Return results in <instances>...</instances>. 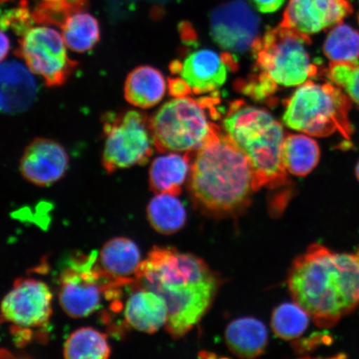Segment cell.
Here are the masks:
<instances>
[{
	"mask_svg": "<svg viewBox=\"0 0 359 359\" xmlns=\"http://www.w3.org/2000/svg\"><path fill=\"white\" fill-rule=\"evenodd\" d=\"M287 285L317 327H333L359 308V250L336 252L314 243L294 260Z\"/></svg>",
	"mask_w": 359,
	"mask_h": 359,
	"instance_id": "6da1fadb",
	"label": "cell"
},
{
	"mask_svg": "<svg viewBox=\"0 0 359 359\" xmlns=\"http://www.w3.org/2000/svg\"><path fill=\"white\" fill-rule=\"evenodd\" d=\"M136 284L156 292L168 309L165 329L174 339L182 338L208 311L219 283L203 259L173 248L154 247L142 260Z\"/></svg>",
	"mask_w": 359,
	"mask_h": 359,
	"instance_id": "7a4b0ae2",
	"label": "cell"
},
{
	"mask_svg": "<svg viewBox=\"0 0 359 359\" xmlns=\"http://www.w3.org/2000/svg\"><path fill=\"white\" fill-rule=\"evenodd\" d=\"M189 190L201 212L217 218L244 212L255 192L248 158L221 128L196 151Z\"/></svg>",
	"mask_w": 359,
	"mask_h": 359,
	"instance_id": "3957f363",
	"label": "cell"
},
{
	"mask_svg": "<svg viewBox=\"0 0 359 359\" xmlns=\"http://www.w3.org/2000/svg\"><path fill=\"white\" fill-rule=\"evenodd\" d=\"M222 123L224 133L250 161L255 191L286 185L288 172L283 161L286 136L283 126L268 111L236 101Z\"/></svg>",
	"mask_w": 359,
	"mask_h": 359,
	"instance_id": "277c9868",
	"label": "cell"
},
{
	"mask_svg": "<svg viewBox=\"0 0 359 359\" xmlns=\"http://www.w3.org/2000/svg\"><path fill=\"white\" fill-rule=\"evenodd\" d=\"M311 43L309 36L280 24L269 29L251 48L257 74L242 85V91L262 100L275 93L279 86L299 87L316 77L318 66L307 48Z\"/></svg>",
	"mask_w": 359,
	"mask_h": 359,
	"instance_id": "5b68a950",
	"label": "cell"
},
{
	"mask_svg": "<svg viewBox=\"0 0 359 359\" xmlns=\"http://www.w3.org/2000/svg\"><path fill=\"white\" fill-rule=\"evenodd\" d=\"M351 100L334 83L312 80L299 85L285 102L283 122L286 127L311 137H325L334 133L350 140Z\"/></svg>",
	"mask_w": 359,
	"mask_h": 359,
	"instance_id": "8992f818",
	"label": "cell"
},
{
	"mask_svg": "<svg viewBox=\"0 0 359 359\" xmlns=\"http://www.w3.org/2000/svg\"><path fill=\"white\" fill-rule=\"evenodd\" d=\"M213 100L178 97L161 106L149 118L156 149L187 154L199 150L219 128L209 120L208 109Z\"/></svg>",
	"mask_w": 359,
	"mask_h": 359,
	"instance_id": "52a82bcc",
	"label": "cell"
},
{
	"mask_svg": "<svg viewBox=\"0 0 359 359\" xmlns=\"http://www.w3.org/2000/svg\"><path fill=\"white\" fill-rule=\"evenodd\" d=\"M102 123V165L107 173L147 163L155 146L145 114L137 110L107 111Z\"/></svg>",
	"mask_w": 359,
	"mask_h": 359,
	"instance_id": "ba28073f",
	"label": "cell"
},
{
	"mask_svg": "<svg viewBox=\"0 0 359 359\" xmlns=\"http://www.w3.org/2000/svg\"><path fill=\"white\" fill-rule=\"evenodd\" d=\"M97 254L79 255L61 273L58 300L67 316L81 318L91 316L103 299L116 300L125 283L107 276L97 264Z\"/></svg>",
	"mask_w": 359,
	"mask_h": 359,
	"instance_id": "9c48e42d",
	"label": "cell"
},
{
	"mask_svg": "<svg viewBox=\"0 0 359 359\" xmlns=\"http://www.w3.org/2000/svg\"><path fill=\"white\" fill-rule=\"evenodd\" d=\"M15 55L49 88L62 86L79 66L67 55L62 36L47 26L36 27L22 36Z\"/></svg>",
	"mask_w": 359,
	"mask_h": 359,
	"instance_id": "30bf717a",
	"label": "cell"
},
{
	"mask_svg": "<svg viewBox=\"0 0 359 359\" xmlns=\"http://www.w3.org/2000/svg\"><path fill=\"white\" fill-rule=\"evenodd\" d=\"M53 294L44 282L19 279L0 304V324L27 332L47 326L53 313Z\"/></svg>",
	"mask_w": 359,
	"mask_h": 359,
	"instance_id": "8fae6325",
	"label": "cell"
},
{
	"mask_svg": "<svg viewBox=\"0 0 359 359\" xmlns=\"http://www.w3.org/2000/svg\"><path fill=\"white\" fill-rule=\"evenodd\" d=\"M260 19L244 0H230L215 7L210 15V35L228 53H243L259 38Z\"/></svg>",
	"mask_w": 359,
	"mask_h": 359,
	"instance_id": "7c38bea8",
	"label": "cell"
},
{
	"mask_svg": "<svg viewBox=\"0 0 359 359\" xmlns=\"http://www.w3.org/2000/svg\"><path fill=\"white\" fill-rule=\"evenodd\" d=\"M219 55L208 48L193 51L182 62L175 61L170 69L179 74L190 93H213L226 83L228 70L237 67L231 53Z\"/></svg>",
	"mask_w": 359,
	"mask_h": 359,
	"instance_id": "4fadbf2b",
	"label": "cell"
},
{
	"mask_svg": "<svg viewBox=\"0 0 359 359\" xmlns=\"http://www.w3.org/2000/svg\"><path fill=\"white\" fill-rule=\"evenodd\" d=\"M352 12L348 0H289L280 25L311 37L340 24Z\"/></svg>",
	"mask_w": 359,
	"mask_h": 359,
	"instance_id": "5bb4252c",
	"label": "cell"
},
{
	"mask_svg": "<svg viewBox=\"0 0 359 359\" xmlns=\"http://www.w3.org/2000/svg\"><path fill=\"white\" fill-rule=\"evenodd\" d=\"M69 156L64 146L52 139L37 137L26 147L20 159V172L26 181L48 187L65 177Z\"/></svg>",
	"mask_w": 359,
	"mask_h": 359,
	"instance_id": "9a60e30c",
	"label": "cell"
},
{
	"mask_svg": "<svg viewBox=\"0 0 359 359\" xmlns=\"http://www.w3.org/2000/svg\"><path fill=\"white\" fill-rule=\"evenodd\" d=\"M32 74L18 61L0 65V112L22 114L33 105L38 86Z\"/></svg>",
	"mask_w": 359,
	"mask_h": 359,
	"instance_id": "2e32d148",
	"label": "cell"
},
{
	"mask_svg": "<svg viewBox=\"0 0 359 359\" xmlns=\"http://www.w3.org/2000/svg\"><path fill=\"white\" fill-rule=\"evenodd\" d=\"M136 285L123 308L126 324L143 333L154 334L167 325V303L156 292L137 284Z\"/></svg>",
	"mask_w": 359,
	"mask_h": 359,
	"instance_id": "e0dca14e",
	"label": "cell"
},
{
	"mask_svg": "<svg viewBox=\"0 0 359 359\" xmlns=\"http://www.w3.org/2000/svg\"><path fill=\"white\" fill-rule=\"evenodd\" d=\"M97 262L107 276L129 285L136 281L142 259L135 242L128 238L116 237L102 246Z\"/></svg>",
	"mask_w": 359,
	"mask_h": 359,
	"instance_id": "ac0fdd59",
	"label": "cell"
},
{
	"mask_svg": "<svg viewBox=\"0 0 359 359\" xmlns=\"http://www.w3.org/2000/svg\"><path fill=\"white\" fill-rule=\"evenodd\" d=\"M191 157L190 154H179L169 152L152 161L149 170V183L152 191L181 194L182 188L190 176Z\"/></svg>",
	"mask_w": 359,
	"mask_h": 359,
	"instance_id": "d6986e66",
	"label": "cell"
},
{
	"mask_svg": "<svg viewBox=\"0 0 359 359\" xmlns=\"http://www.w3.org/2000/svg\"><path fill=\"white\" fill-rule=\"evenodd\" d=\"M167 82L158 69L140 66L128 75L124 85V96L130 104L140 109H150L163 100Z\"/></svg>",
	"mask_w": 359,
	"mask_h": 359,
	"instance_id": "ffe728a7",
	"label": "cell"
},
{
	"mask_svg": "<svg viewBox=\"0 0 359 359\" xmlns=\"http://www.w3.org/2000/svg\"><path fill=\"white\" fill-rule=\"evenodd\" d=\"M226 341L229 349L237 357L255 358L262 355L266 348L268 331L257 318H238L228 325Z\"/></svg>",
	"mask_w": 359,
	"mask_h": 359,
	"instance_id": "44dd1931",
	"label": "cell"
},
{
	"mask_svg": "<svg viewBox=\"0 0 359 359\" xmlns=\"http://www.w3.org/2000/svg\"><path fill=\"white\" fill-rule=\"evenodd\" d=\"M320 158L318 143L307 134H290L283 147L285 168L296 177H306L317 167Z\"/></svg>",
	"mask_w": 359,
	"mask_h": 359,
	"instance_id": "7402d4cb",
	"label": "cell"
},
{
	"mask_svg": "<svg viewBox=\"0 0 359 359\" xmlns=\"http://www.w3.org/2000/svg\"><path fill=\"white\" fill-rule=\"evenodd\" d=\"M147 215L151 226L157 232L172 235L185 226L187 212L177 196L158 193L147 205Z\"/></svg>",
	"mask_w": 359,
	"mask_h": 359,
	"instance_id": "603a6c76",
	"label": "cell"
},
{
	"mask_svg": "<svg viewBox=\"0 0 359 359\" xmlns=\"http://www.w3.org/2000/svg\"><path fill=\"white\" fill-rule=\"evenodd\" d=\"M61 29L66 46L75 53L92 50L100 41V22L85 11L76 12L67 18Z\"/></svg>",
	"mask_w": 359,
	"mask_h": 359,
	"instance_id": "cb8c5ba5",
	"label": "cell"
},
{
	"mask_svg": "<svg viewBox=\"0 0 359 359\" xmlns=\"http://www.w3.org/2000/svg\"><path fill=\"white\" fill-rule=\"evenodd\" d=\"M111 347L106 334L91 327H81L67 339L64 355L67 359H106Z\"/></svg>",
	"mask_w": 359,
	"mask_h": 359,
	"instance_id": "d4e9b609",
	"label": "cell"
},
{
	"mask_svg": "<svg viewBox=\"0 0 359 359\" xmlns=\"http://www.w3.org/2000/svg\"><path fill=\"white\" fill-rule=\"evenodd\" d=\"M324 51L330 62H359V33L340 22L327 34Z\"/></svg>",
	"mask_w": 359,
	"mask_h": 359,
	"instance_id": "484cf974",
	"label": "cell"
},
{
	"mask_svg": "<svg viewBox=\"0 0 359 359\" xmlns=\"http://www.w3.org/2000/svg\"><path fill=\"white\" fill-rule=\"evenodd\" d=\"M311 316L298 304L285 303L275 309L272 313L271 327L280 339L294 340L302 336L308 329Z\"/></svg>",
	"mask_w": 359,
	"mask_h": 359,
	"instance_id": "4316f807",
	"label": "cell"
},
{
	"mask_svg": "<svg viewBox=\"0 0 359 359\" xmlns=\"http://www.w3.org/2000/svg\"><path fill=\"white\" fill-rule=\"evenodd\" d=\"M325 76L332 83L342 88L350 100L359 105V62H330Z\"/></svg>",
	"mask_w": 359,
	"mask_h": 359,
	"instance_id": "83f0119b",
	"label": "cell"
},
{
	"mask_svg": "<svg viewBox=\"0 0 359 359\" xmlns=\"http://www.w3.org/2000/svg\"><path fill=\"white\" fill-rule=\"evenodd\" d=\"M34 24L33 10L27 0H21L15 7L3 12L0 18V29H11L20 37L32 29Z\"/></svg>",
	"mask_w": 359,
	"mask_h": 359,
	"instance_id": "f1b7e54d",
	"label": "cell"
},
{
	"mask_svg": "<svg viewBox=\"0 0 359 359\" xmlns=\"http://www.w3.org/2000/svg\"><path fill=\"white\" fill-rule=\"evenodd\" d=\"M257 10L262 13L276 12L285 0H250Z\"/></svg>",
	"mask_w": 359,
	"mask_h": 359,
	"instance_id": "f546056e",
	"label": "cell"
},
{
	"mask_svg": "<svg viewBox=\"0 0 359 359\" xmlns=\"http://www.w3.org/2000/svg\"><path fill=\"white\" fill-rule=\"evenodd\" d=\"M11 47L10 39L0 29V64L6 60L10 53Z\"/></svg>",
	"mask_w": 359,
	"mask_h": 359,
	"instance_id": "4dcf8cb0",
	"label": "cell"
},
{
	"mask_svg": "<svg viewBox=\"0 0 359 359\" xmlns=\"http://www.w3.org/2000/svg\"><path fill=\"white\" fill-rule=\"evenodd\" d=\"M356 176H357V178L359 181V161H358V163L357 165V167H356Z\"/></svg>",
	"mask_w": 359,
	"mask_h": 359,
	"instance_id": "1f68e13d",
	"label": "cell"
},
{
	"mask_svg": "<svg viewBox=\"0 0 359 359\" xmlns=\"http://www.w3.org/2000/svg\"><path fill=\"white\" fill-rule=\"evenodd\" d=\"M7 1H10V0H0V4L7 2Z\"/></svg>",
	"mask_w": 359,
	"mask_h": 359,
	"instance_id": "d6a6232c",
	"label": "cell"
},
{
	"mask_svg": "<svg viewBox=\"0 0 359 359\" xmlns=\"http://www.w3.org/2000/svg\"><path fill=\"white\" fill-rule=\"evenodd\" d=\"M2 13H3V12L1 11V10H0V18H1Z\"/></svg>",
	"mask_w": 359,
	"mask_h": 359,
	"instance_id": "836d02e7",
	"label": "cell"
},
{
	"mask_svg": "<svg viewBox=\"0 0 359 359\" xmlns=\"http://www.w3.org/2000/svg\"><path fill=\"white\" fill-rule=\"evenodd\" d=\"M358 22H359V16H358Z\"/></svg>",
	"mask_w": 359,
	"mask_h": 359,
	"instance_id": "e575fe53",
	"label": "cell"
}]
</instances>
